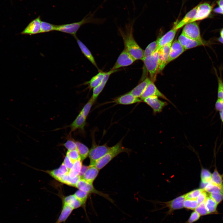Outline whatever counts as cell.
I'll use <instances>...</instances> for the list:
<instances>
[{
    "label": "cell",
    "instance_id": "54",
    "mask_svg": "<svg viewBox=\"0 0 223 223\" xmlns=\"http://www.w3.org/2000/svg\"><path fill=\"white\" fill-rule=\"evenodd\" d=\"M220 119L223 122V110L219 112Z\"/></svg>",
    "mask_w": 223,
    "mask_h": 223
},
{
    "label": "cell",
    "instance_id": "23",
    "mask_svg": "<svg viewBox=\"0 0 223 223\" xmlns=\"http://www.w3.org/2000/svg\"><path fill=\"white\" fill-rule=\"evenodd\" d=\"M151 81L147 77L137 85L129 92L136 97L140 98L148 84Z\"/></svg>",
    "mask_w": 223,
    "mask_h": 223
},
{
    "label": "cell",
    "instance_id": "29",
    "mask_svg": "<svg viewBox=\"0 0 223 223\" xmlns=\"http://www.w3.org/2000/svg\"><path fill=\"white\" fill-rule=\"evenodd\" d=\"M89 194L84 191L79 189L74 193V195L75 197L83 205V208L86 213V203Z\"/></svg>",
    "mask_w": 223,
    "mask_h": 223
},
{
    "label": "cell",
    "instance_id": "3",
    "mask_svg": "<svg viewBox=\"0 0 223 223\" xmlns=\"http://www.w3.org/2000/svg\"><path fill=\"white\" fill-rule=\"evenodd\" d=\"M122 139L116 145L111 147L108 152L98 160L94 165L100 170L120 153L126 152L129 153L130 152V149L123 146L122 143Z\"/></svg>",
    "mask_w": 223,
    "mask_h": 223
},
{
    "label": "cell",
    "instance_id": "1",
    "mask_svg": "<svg viewBox=\"0 0 223 223\" xmlns=\"http://www.w3.org/2000/svg\"><path fill=\"white\" fill-rule=\"evenodd\" d=\"M133 21L127 24L124 28H119L118 31L123 41L124 49L136 60L144 59V50L136 41L133 35Z\"/></svg>",
    "mask_w": 223,
    "mask_h": 223
},
{
    "label": "cell",
    "instance_id": "32",
    "mask_svg": "<svg viewBox=\"0 0 223 223\" xmlns=\"http://www.w3.org/2000/svg\"><path fill=\"white\" fill-rule=\"evenodd\" d=\"M81 178L78 175L74 178H72L68 174L63 176L60 182L70 186L75 187L77 182Z\"/></svg>",
    "mask_w": 223,
    "mask_h": 223
},
{
    "label": "cell",
    "instance_id": "15",
    "mask_svg": "<svg viewBox=\"0 0 223 223\" xmlns=\"http://www.w3.org/2000/svg\"><path fill=\"white\" fill-rule=\"evenodd\" d=\"M41 21L40 17L39 16L30 22L21 34L32 35L40 33Z\"/></svg>",
    "mask_w": 223,
    "mask_h": 223
},
{
    "label": "cell",
    "instance_id": "34",
    "mask_svg": "<svg viewBox=\"0 0 223 223\" xmlns=\"http://www.w3.org/2000/svg\"><path fill=\"white\" fill-rule=\"evenodd\" d=\"M56 26L57 25L53 24L45 21H41L40 33L55 31Z\"/></svg>",
    "mask_w": 223,
    "mask_h": 223
},
{
    "label": "cell",
    "instance_id": "5",
    "mask_svg": "<svg viewBox=\"0 0 223 223\" xmlns=\"http://www.w3.org/2000/svg\"><path fill=\"white\" fill-rule=\"evenodd\" d=\"M110 148L111 147L108 146L106 144L98 145H97L94 142H93L89 154L90 160V165H94L98 160L108 152Z\"/></svg>",
    "mask_w": 223,
    "mask_h": 223
},
{
    "label": "cell",
    "instance_id": "20",
    "mask_svg": "<svg viewBox=\"0 0 223 223\" xmlns=\"http://www.w3.org/2000/svg\"><path fill=\"white\" fill-rule=\"evenodd\" d=\"M99 170L94 165H90L81 178L93 184L97 177Z\"/></svg>",
    "mask_w": 223,
    "mask_h": 223
},
{
    "label": "cell",
    "instance_id": "14",
    "mask_svg": "<svg viewBox=\"0 0 223 223\" xmlns=\"http://www.w3.org/2000/svg\"><path fill=\"white\" fill-rule=\"evenodd\" d=\"M86 119L80 112L75 119L70 124L63 128H69L70 129V133L77 130L84 132L86 123Z\"/></svg>",
    "mask_w": 223,
    "mask_h": 223
},
{
    "label": "cell",
    "instance_id": "7",
    "mask_svg": "<svg viewBox=\"0 0 223 223\" xmlns=\"http://www.w3.org/2000/svg\"><path fill=\"white\" fill-rule=\"evenodd\" d=\"M181 33L189 38L204 41L201 37L199 25L196 22L189 23L184 26Z\"/></svg>",
    "mask_w": 223,
    "mask_h": 223
},
{
    "label": "cell",
    "instance_id": "10",
    "mask_svg": "<svg viewBox=\"0 0 223 223\" xmlns=\"http://www.w3.org/2000/svg\"><path fill=\"white\" fill-rule=\"evenodd\" d=\"M172 43L166 45L158 50V73L161 72L167 64Z\"/></svg>",
    "mask_w": 223,
    "mask_h": 223
},
{
    "label": "cell",
    "instance_id": "35",
    "mask_svg": "<svg viewBox=\"0 0 223 223\" xmlns=\"http://www.w3.org/2000/svg\"><path fill=\"white\" fill-rule=\"evenodd\" d=\"M210 181L217 185H223L222 176L219 173L216 168L215 169L212 175Z\"/></svg>",
    "mask_w": 223,
    "mask_h": 223
},
{
    "label": "cell",
    "instance_id": "13",
    "mask_svg": "<svg viewBox=\"0 0 223 223\" xmlns=\"http://www.w3.org/2000/svg\"><path fill=\"white\" fill-rule=\"evenodd\" d=\"M143 101L152 108L155 113L161 112L168 104L166 102L159 99L156 96L149 97L145 98Z\"/></svg>",
    "mask_w": 223,
    "mask_h": 223
},
{
    "label": "cell",
    "instance_id": "56",
    "mask_svg": "<svg viewBox=\"0 0 223 223\" xmlns=\"http://www.w3.org/2000/svg\"><path fill=\"white\" fill-rule=\"evenodd\" d=\"M218 40L220 42L223 44V39L220 37L218 38Z\"/></svg>",
    "mask_w": 223,
    "mask_h": 223
},
{
    "label": "cell",
    "instance_id": "28",
    "mask_svg": "<svg viewBox=\"0 0 223 223\" xmlns=\"http://www.w3.org/2000/svg\"><path fill=\"white\" fill-rule=\"evenodd\" d=\"M82 160L81 159L76 161L73 167L69 170L68 175L72 178H74L79 175L82 167Z\"/></svg>",
    "mask_w": 223,
    "mask_h": 223
},
{
    "label": "cell",
    "instance_id": "17",
    "mask_svg": "<svg viewBox=\"0 0 223 223\" xmlns=\"http://www.w3.org/2000/svg\"><path fill=\"white\" fill-rule=\"evenodd\" d=\"M186 199L185 194L180 196L169 201L164 203L165 206L169 209L168 213L176 210L184 208V203Z\"/></svg>",
    "mask_w": 223,
    "mask_h": 223
},
{
    "label": "cell",
    "instance_id": "37",
    "mask_svg": "<svg viewBox=\"0 0 223 223\" xmlns=\"http://www.w3.org/2000/svg\"><path fill=\"white\" fill-rule=\"evenodd\" d=\"M198 205L196 199H186L184 203V208L192 210H195Z\"/></svg>",
    "mask_w": 223,
    "mask_h": 223
},
{
    "label": "cell",
    "instance_id": "6",
    "mask_svg": "<svg viewBox=\"0 0 223 223\" xmlns=\"http://www.w3.org/2000/svg\"><path fill=\"white\" fill-rule=\"evenodd\" d=\"M75 187L79 189L88 193L89 194L94 193L99 195L112 203H114L113 200L108 194L97 190L94 187L93 184L89 183L82 178H81L77 182Z\"/></svg>",
    "mask_w": 223,
    "mask_h": 223
},
{
    "label": "cell",
    "instance_id": "40",
    "mask_svg": "<svg viewBox=\"0 0 223 223\" xmlns=\"http://www.w3.org/2000/svg\"><path fill=\"white\" fill-rule=\"evenodd\" d=\"M216 75L218 81V90L217 97L218 98L221 99L223 100V81L221 77H219L216 73Z\"/></svg>",
    "mask_w": 223,
    "mask_h": 223
},
{
    "label": "cell",
    "instance_id": "45",
    "mask_svg": "<svg viewBox=\"0 0 223 223\" xmlns=\"http://www.w3.org/2000/svg\"><path fill=\"white\" fill-rule=\"evenodd\" d=\"M47 173L52 177L59 181H60L62 177L63 176L59 173L58 169H54L51 171H47Z\"/></svg>",
    "mask_w": 223,
    "mask_h": 223
},
{
    "label": "cell",
    "instance_id": "16",
    "mask_svg": "<svg viewBox=\"0 0 223 223\" xmlns=\"http://www.w3.org/2000/svg\"><path fill=\"white\" fill-rule=\"evenodd\" d=\"M186 50L180 43L178 40L175 41L172 44L169 57L167 62V64L170 62L175 59L183 53Z\"/></svg>",
    "mask_w": 223,
    "mask_h": 223
},
{
    "label": "cell",
    "instance_id": "36",
    "mask_svg": "<svg viewBox=\"0 0 223 223\" xmlns=\"http://www.w3.org/2000/svg\"><path fill=\"white\" fill-rule=\"evenodd\" d=\"M94 102L95 101L91 97L80 112L86 118L87 117L92 106Z\"/></svg>",
    "mask_w": 223,
    "mask_h": 223
},
{
    "label": "cell",
    "instance_id": "22",
    "mask_svg": "<svg viewBox=\"0 0 223 223\" xmlns=\"http://www.w3.org/2000/svg\"><path fill=\"white\" fill-rule=\"evenodd\" d=\"M75 39L80 50L85 56L97 69L98 71H100L94 56L89 50L77 37Z\"/></svg>",
    "mask_w": 223,
    "mask_h": 223
},
{
    "label": "cell",
    "instance_id": "46",
    "mask_svg": "<svg viewBox=\"0 0 223 223\" xmlns=\"http://www.w3.org/2000/svg\"><path fill=\"white\" fill-rule=\"evenodd\" d=\"M208 197V194L204 190L201 192L196 199L198 204L205 201Z\"/></svg>",
    "mask_w": 223,
    "mask_h": 223
},
{
    "label": "cell",
    "instance_id": "51",
    "mask_svg": "<svg viewBox=\"0 0 223 223\" xmlns=\"http://www.w3.org/2000/svg\"><path fill=\"white\" fill-rule=\"evenodd\" d=\"M215 107L216 110L218 111L223 110V100L218 98L216 102Z\"/></svg>",
    "mask_w": 223,
    "mask_h": 223
},
{
    "label": "cell",
    "instance_id": "4",
    "mask_svg": "<svg viewBox=\"0 0 223 223\" xmlns=\"http://www.w3.org/2000/svg\"><path fill=\"white\" fill-rule=\"evenodd\" d=\"M158 50H157L152 55L144 58L143 61L149 73L150 79L153 82L155 81L158 73Z\"/></svg>",
    "mask_w": 223,
    "mask_h": 223
},
{
    "label": "cell",
    "instance_id": "52",
    "mask_svg": "<svg viewBox=\"0 0 223 223\" xmlns=\"http://www.w3.org/2000/svg\"><path fill=\"white\" fill-rule=\"evenodd\" d=\"M88 166H86L82 165L81 170L79 173V176L81 178L83 175L86 170L88 168Z\"/></svg>",
    "mask_w": 223,
    "mask_h": 223
},
{
    "label": "cell",
    "instance_id": "48",
    "mask_svg": "<svg viewBox=\"0 0 223 223\" xmlns=\"http://www.w3.org/2000/svg\"><path fill=\"white\" fill-rule=\"evenodd\" d=\"M217 3L219 7L214 9V11L216 13L223 14V0H218Z\"/></svg>",
    "mask_w": 223,
    "mask_h": 223
},
{
    "label": "cell",
    "instance_id": "41",
    "mask_svg": "<svg viewBox=\"0 0 223 223\" xmlns=\"http://www.w3.org/2000/svg\"><path fill=\"white\" fill-rule=\"evenodd\" d=\"M66 155L69 158L73 163L79 159H81L77 149L68 151L67 152Z\"/></svg>",
    "mask_w": 223,
    "mask_h": 223
},
{
    "label": "cell",
    "instance_id": "42",
    "mask_svg": "<svg viewBox=\"0 0 223 223\" xmlns=\"http://www.w3.org/2000/svg\"><path fill=\"white\" fill-rule=\"evenodd\" d=\"M209 197L212 198L217 204L223 200V192H216L209 194Z\"/></svg>",
    "mask_w": 223,
    "mask_h": 223
},
{
    "label": "cell",
    "instance_id": "33",
    "mask_svg": "<svg viewBox=\"0 0 223 223\" xmlns=\"http://www.w3.org/2000/svg\"><path fill=\"white\" fill-rule=\"evenodd\" d=\"M157 50V43L156 40L149 44L144 50V58L152 55Z\"/></svg>",
    "mask_w": 223,
    "mask_h": 223
},
{
    "label": "cell",
    "instance_id": "44",
    "mask_svg": "<svg viewBox=\"0 0 223 223\" xmlns=\"http://www.w3.org/2000/svg\"><path fill=\"white\" fill-rule=\"evenodd\" d=\"M63 145L68 151H72L77 149V147L75 142L71 140H68Z\"/></svg>",
    "mask_w": 223,
    "mask_h": 223
},
{
    "label": "cell",
    "instance_id": "49",
    "mask_svg": "<svg viewBox=\"0 0 223 223\" xmlns=\"http://www.w3.org/2000/svg\"><path fill=\"white\" fill-rule=\"evenodd\" d=\"M58 169L59 173L62 176L68 174L69 171L63 163Z\"/></svg>",
    "mask_w": 223,
    "mask_h": 223
},
{
    "label": "cell",
    "instance_id": "50",
    "mask_svg": "<svg viewBox=\"0 0 223 223\" xmlns=\"http://www.w3.org/2000/svg\"><path fill=\"white\" fill-rule=\"evenodd\" d=\"M63 163L69 170L72 168L74 164V163L69 158L67 155L65 157Z\"/></svg>",
    "mask_w": 223,
    "mask_h": 223
},
{
    "label": "cell",
    "instance_id": "2",
    "mask_svg": "<svg viewBox=\"0 0 223 223\" xmlns=\"http://www.w3.org/2000/svg\"><path fill=\"white\" fill-rule=\"evenodd\" d=\"M104 2L93 12H90L81 21L66 24L57 25L55 31L68 33L73 36L75 38L77 37L76 33L82 25L88 23L96 24H102L106 20L105 18H95V14Z\"/></svg>",
    "mask_w": 223,
    "mask_h": 223
},
{
    "label": "cell",
    "instance_id": "18",
    "mask_svg": "<svg viewBox=\"0 0 223 223\" xmlns=\"http://www.w3.org/2000/svg\"><path fill=\"white\" fill-rule=\"evenodd\" d=\"M177 30L173 27L157 40V49L159 50L163 46L172 43Z\"/></svg>",
    "mask_w": 223,
    "mask_h": 223
},
{
    "label": "cell",
    "instance_id": "24",
    "mask_svg": "<svg viewBox=\"0 0 223 223\" xmlns=\"http://www.w3.org/2000/svg\"><path fill=\"white\" fill-rule=\"evenodd\" d=\"M74 210L71 206L62 203L60 214L55 223H65Z\"/></svg>",
    "mask_w": 223,
    "mask_h": 223
},
{
    "label": "cell",
    "instance_id": "31",
    "mask_svg": "<svg viewBox=\"0 0 223 223\" xmlns=\"http://www.w3.org/2000/svg\"><path fill=\"white\" fill-rule=\"evenodd\" d=\"M217 204L210 197H208L205 201V205L209 214L216 212Z\"/></svg>",
    "mask_w": 223,
    "mask_h": 223
},
{
    "label": "cell",
    "instance_id": "25",
    "mask_svg": "<svg viewBox=\"0 0 223 223\" xmlns=\"http://www.w3.org/2000/svg\"><path fill=\"white\" fill-rule=\"evenodd\" d=\"M197 9L196 6L190 10L186 13L182 19L173 27L178 30L186 24L191 22L196 14Z\"/></svg>",
    "mask_w": 223,
    "mask_h": 223
},
{
    "label": "cell",
    "instance_id": "53",
    "mask_svg": "<svg viewBox=\"0 0 223 223\" xmlns=\"http://www.w3.org/2000/svg\"><path fill=\"white\" fill-rule=\"evenodd\" d=\"M209 182H204L201 181L200 184L201 188L204 189Z\"/></svg>",
    "mask_w": 223,
    "mask_h": 223
},
{
    "label": "cell",
    "instance_id": "11",
    "mask_svg": "<svg viewBox=\"0 0 223 223\" xmlns=\"http://www.w3.org/2000/svg\"><path fill=\"white\" fill-rule=\"evenodd\" d=\"M151 96L159 97L170 102L169 99L159 90L152 81L148 84L140 98L141 100H143L146 98Z\"/></svg>",
    "mask_w": 223,
    "mask_h": 223
},
{
    "label": "cell",
    "instance_id": "38",
    "mask_svg": "<svg viewBox=\"0 0 223 223\" xmlns=\"http://www.w3.org/2000/svg\"><path fill=\"white\" fill-rule=\"evenodd\" d=\"M212 175L208 170L203 168L201 170V181L204 182H209L211 181Z\"/></svg>",
    "mask_w": 223,
    "mask_h": 223
},
{
    "label": "cell",
    "instance_id": "47",
    "mask_svg": "<svg viewBox=\"0 0 223 223\" xmlns=\"http://www.w3.org/2000/svg\"><path fill=\"white\" fill-rule=\"evenodd\" d=\"M200 215L196 211L193 212L186 223H192L197 221L200 217Z\"/></svg>",
    "mask_w": 223,
    "mask_h": 223
},
{
    "label": "cell",
    "instance_id": "12",
    "mask_svg": "<svg viewBox=\"0 0 223 223\" xmlns=\"http://www.w3.org/2000/svg\"><path fill=\"white\" fill-rule=\"evenodd\" d=\"M178 40L186 50L208 44L206 41L193 39L185 36L182 33L179 37Z\"/></svg>",
    "mask_w": 223,
    "mask_h": 223
},
{
    "label": "cell",
    "instance_id": "21",
    "mask_svg": "<svg viewBox=\"0 0 223 223\" xmlns=\"http://www.w3.org/2000/svg\"><path fill=\"white\" fill-rule=\"evenodd\" d=\"M117 70L113 71L111 70L106 72L105 77L101 83L97 87L93 89V94L91 96L93 100L95 101L98 96L102 91L107 83L110 75Z\"/></svg>",
    "mask_w": 223,
    "mask_h": 223
},
{
    "label": "cell",
    "instance_id": "27",
    "mask_svg": "<svg viewBox=\"0 0 223 223\" xmlns=\"http://www.w3.org/2000/svg\"><path fill=\"white\" fill-rule=\"evenodd\" d=\"M62 203L71 206L74 210L80 207L83 208V205L81 202L75 197L74 195L64 197L63 199Z\"/></svg>",
    "mask_w": 223,
    "mask_h": 223
},
{
    "label": "cell",
    "instance_id": "9",
    "mask_svg": "<svg viewBox=\"0 0 223 223\" xmlns=\"http://www.w3.org/2000/svg\"><path fill=\"white\" fill-rule=\"evenodd\" d=\"M197 7L196 13L192 22L203 20L210 15L212 7L209 3L207 2L201 3Z\"/></svg>",
    "mask_w": 223,
    "mask_h": 223
},
{
    "label": "cell",
    "instance_id": "55",
    "mask_svg": "<svg viewBox=\"0 0 223 223\" xmlns=\"http://www.w3.org/2000/svg\"><path fill=\"white\" fill-rule=\"evenodd\" d=\"M220 34V37L223 39V28L221 30Z\"/></svg>",
    "mask_w": 223,
    "mask_h": 223
},
{
    "label": "cell",
    "instance_id": "19",
    "mask_svg": "<svg viewBox=\"0 0 223 223\" xmlns=\"http://www.w3.org/2000/svg\"><path fill=\"white\" fill-rule=\"evenodd\" d=\"M142 100L136 97L129 92L115 99L113 101L117 104L128 105L141 102Z\"/></svg>",
    "mask_w": 223,
    "mask_h": 223
},
{
    "label": "cell",
    "instance_id": "30",
    "mask_svg": "<svg viewBox=\"0 0 223 223\" xmlns=\"http://www.w3.org/2000/svg\"><path fill=\"white\" fill-rule=\"evenodd\" d=\"M75 143L81 159L83 160L89 156L90 150L87 146L81 142L76 141Z\"/></svg>",
    "mask_w": 223,
    "mask_h": 223
},
{
    "label": "cell",
    "instance_id": "26",
    "mask_svg": "<svg viewBox=\"0 0 223 223\" xmlns=\"http://www.w3.org/2000/svg\"><path fill=\"white\" fill-rule=\"evenodd\" d=\"M106 72L101 71H99L98 73L93 77L90 80L84 83V85H88L89 89H94L98 86L103 80Z\"/></svg>",
    "mask_w": 223,
    "mask_h": 223
},
{
    "label": "cell",
    "instance_id": "43",
    "mask_svg": "<svg viewBox=\"0 0 223 223\" xmlns=\"http://www.w3.org/2000/svg\"><path fill=\"white\" fill-rule=\"evenodd\" d=\"M200 216H204L209 214L206 209L205 201L199 204L195 210Z\"/></svg>",
    "mask_w": 223,
    "mask_h": 223
},
{
    "label": "cell",
    "instance_id": "39",
    "mask_svg": "<svg viewBox=\"0 0 223 223\" xmlns=\"http://www.w3.org/2000/svg\"><path fill=\"white\" fill-rule=\"evenodd\" d=\"M204 190L203 189H196L185 194L186 199H196L199 195Z\"/></svg>",
    "mask_w": 223,
    "mask_h": 223
},
{
    "label": "cell",
    "instance_id": "8",
    "mask_svg": "<svg viewBox=\"0 0 223 223\" xmlns=\"http://www.w3.org/2000/svg\"><path fill=\"white\" fill-rule=\"evenodd\" d=\"M135 61L136 60L124 49L111 70L113 71L116 70L120 68L129 66Z\"/></svg>",
    "mask_w": 223,
    "mask_h": 223
}]
</instances>
